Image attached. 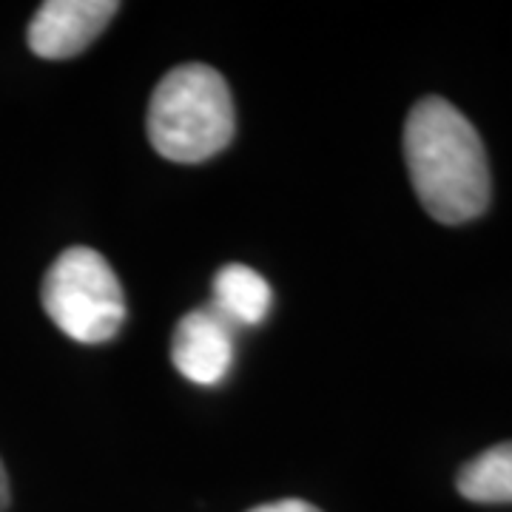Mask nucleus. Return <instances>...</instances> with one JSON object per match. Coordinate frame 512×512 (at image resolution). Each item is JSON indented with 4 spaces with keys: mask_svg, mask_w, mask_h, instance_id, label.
Here are the masks:
<instances>
[{
    "mask_svg": "<svg viewBox=\"0 0 512 512\" xmlns=\"http://www.w3.org/2000/svg\"><path fill=\"white\" fill-rule=\"evenodd\" d=\"M404 160L416 197L436 222L461 225L487 211L493 180L484 143L444 97H424L410 109Z\"/></svg>",
    "mask_w": 512,
    "mask_h": 512,
    "instance_id": "f257e3e1",
    "label": "nucleus"
},
{
    "mask_svg": "<svg viewBox=\"0 0 512 512\" xmlns=\"http://www.w3.org/2000/svg\"><path fill=\"white\" fill-rule=\"evenodd\" d=\"M234 100L228 83L205 63L165 74L151 94L148 140L171 163H205L234 140Z\"/></svg>",
    "mask_w": 512,
    "mask_h": 512,
    "instance_id": "f03ea898",
    "label": "nucleus"
},
{
    "mask_svg": "<svg viewBox=\"0 0 512 512\" xmlns=\"http://www.w3.org/2000/svg\"><path fill=\"white\" fill-rule=\"evenodd\" d=\"M46 316L80 345H103L126 322V296L106 256L92 248H69L43 279Z\"/></svg>",
    "mask_w": 512,
    "mask_h": 512,
    "instance_id": "7ed1b4c3",
    "label": "nucleus"
},
{
    "mask_svg": "<svg viewBox=\"0 0 512 512\" xmlns=\"http://www.w3.org/2000/svg\"><path fill=\"white\" fill-rule=\"evenodd\" d=\"M117 12L114 0H49L29 23L26 43L43 60H66L86 52Z\"/></svg>",
    "mask_w": 512,
    "mask_h": 512,
    "instance_id": "20e7f679",
    "label": "nucleus"
},
{
    "mask_svg": "<svg viewBox=\"0 0 512 512\" xmlns=\"http://www.w3.org/2000/svg\"><path fill=\"white\" fill-rule=\"evenodd\" d=\"M237 330L231 328L220 313L208 308H197L180 319L171 339V362L194 384H220L234 365L237 350Z\"/></svg>",
    "mask_w": 512,
    "mask_h": 512,
    "instance_id": "39448f33",
    "label": "nucleus"
},
{
    "mask_svg": "<svg viewBox=\"0 0 512 512\" xmlns=\"http://www.w3.org/2000/svg\"><path fill=\"white\" fill-rule=\"evenodd\" d=\"M274 305L271 285L254 268L231 262L214 276V302L211 308L220 313L231 328H254L265 322Z\"/></svg>",
    "mask_w": 512,
    "mask_h": 512,
    "instance_id": "423d86ee",
    "label": "nucleus"
},
{
    "mask_svg": "<svg viewBox=\"0 0 512 512\" xmlns=\"http://www.w3.org/2000/svg\"><path fill=\"white\" fill-rule=\"evenodd\" d=\"M458 493L473 504H512V441L467 461L458 473Z\"/></svg>",
    "mask_w": 512,
    "mask_h": 512,
    "instance_id": "0eeeda50",
    "label": "nucleus"
},
{
    "mask_svg": "<svg viewBox=\"0 0 512 512\" xmlns=\"http://www.w3.org/2000/svg\"><path fill=\"white\" fill-rule=\"evenodd\" d=\"M251 512H322L316 510L308 501H299V498H285V501H274V504H262L254 507Z\"/></svg>",
    "mask_w": 512,
    "mask_h": 512,
    "instance_id": "6e6552de",
    "label": "nucleus"
},
{
    "mask_svg": "<svg viewBox=\"0 0 512 512\" xmlns=\"http://www.w3.org/2000/svg\"><path fill=\"white\" fill-rule=\"evenodd\" d=\"M9 507V478L3 470V461H0V512Z\"/></svg>",
    "mask_w": 512,
    "mask_h": 512,
    "instance_id": "1a4fd4ad",
    "label": "nucleus"
}]
</instances>
